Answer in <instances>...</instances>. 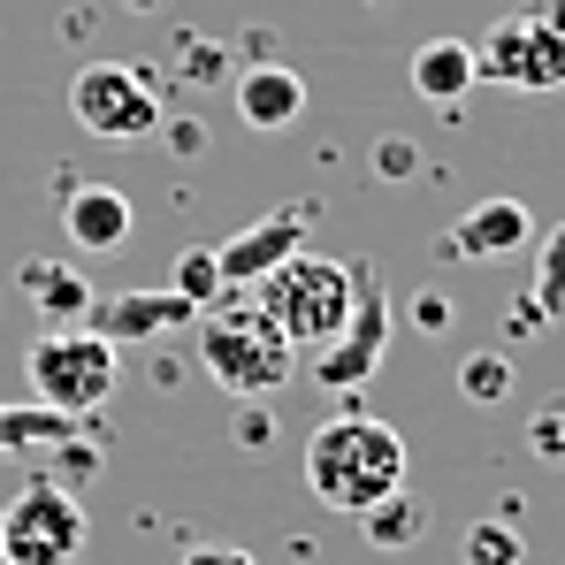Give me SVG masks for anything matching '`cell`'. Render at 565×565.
Listing matches in <instances>:
<instances>
[{"label": "cell", "instance_id": "obj_1", "mask_svg": "<svg viewBox=\"0 0 565 565\" xmlns=\"http://www.w3.org/2000/svg\"><path fill=\"white\" fill-rule=\"evenodd\" d=\"M306 489L329 512H375L390 489H405V436L375 413H329L306 436Z\"/></svg>", "mask_w": 565, "mask_h": 565}, {"label": "cell", "instance_id": "obj_2", "mask_svg": "<svg viewBox=\"0 0 565 565\" xmlns=\"http://www.w3.org/2000/svg\"><path fill=\"white\" fill-rule=\"evenodd\" d=\"M199 367L222 382L230 397H276L282 382L298 375V344L268 321V306L253 290H222L199 313Z\"/></svg>", "mask_w": 565, "mask_h": 565}, {"label": "cell", "instance_id": "obj_3", "mask_svg": "<svg viewBox=\"0 0 565 565\" xmlns=\"http://www.w3.org/2000/svg\"><path fill=\"white\" fill-rule=\"evenodd\" d=\"M352 290H360V268L329 260V253H290L282 268H268V276L253 282V298L268 306V321L298 352H321L352 321Z\"/></svg>", "mask_w": 565, "mask_h": 565}, {"label": "cell", "instance_id": "obj_4", "mask_svg": "<svg viewBox=\"0 0 565 565\" xmlns=\"http://www.w3.org/2000/svg\"><path fill=\"white\" fill-rule=\"evenodd\" d=\"M23 375H31V397L39 405H54L70 420H93L99 405L115 397V382H122V352L99 329H46L23 352Z\"/></svg>", "mask_w": 565, "mask_h": 565}, {"label": "cell", "instance_id": "obj_5", "mask_svg": "<svg viewBox=\"0 0 565 565\" xmlns=\"http://www.w3.org/2000/svg\"><path fill=\"white\" fill-rule=\"evenodd\" d=\"M481 85H512V93H565V8L535 0L520 15H497L473 46Z\"/></svg>", "mask_w": 565, "mask_h": 565}, {"label": "cell", "instance_id": "obj_6", "mask_svg": "<svg viewBox=\"0 0 565 565\" xmlns=\"http://www.w3.org/2000/svg\"><path fill=\"white\" fill-rule=\"evenodd\" d=\"M85 535H93L85 527V504L54 473L23 481L8 497V512H0V551H8V565H77L85 558Z\"/></svg>", "mask_w": 565, "mask_h": 565}, {"label": "cell", "instance_id": "obj_7", "mask_svg": "<svg viewBox=\"0 0 565 565\" xmlns=\"http://www.w3.org/2000/svg\"><path fill=\"white\" fill-rule=\"evenodd\" d=\"M70 115L107 138V146H130V138H153L169 115H161V93H153V77L146 70H130V62H85L77 77H70Z\"/></svg>", "mask_w": 565, "mask_h": 565}, {"label": "cell", "instance_id": "obj_8", "mask_svg": "<svg viewBox=\"0 0 565 565\" xmlns=\"http://www.w3.org/2000/svg\"><path fill=\"white\" fill-rule=\"evenodd\" d=\"M382 344H390V298H382L375 268H360V290H352V321L321 344V390H360V382L382 367Z\"/></svg>", "mask_w": 565, "mask_h": 565}, {"label": "cell", "instance_id": "obj_9", "mask_svg": "<svg viewBox=\"0 0 565 565\" xmlns=\"http://www.w3.org/2000/svg\"><path fill=\"white\" fill-rule=\"evenodd\" d=\"M527 245H535L527 199H481V206H467V214L436 237V253H444V260H467V268L512 260V253H527Z\"/></svg>", "mask_w": 565, "mask_h": 565}, {"label": "cell", "instance_id": "obj_10", "mask_svg": "<svg viewBox=\"0 0 565 565\" xmlns=\"http://www.w3.org/2000/svg\"><path fill=\"white\" fill-rule=\"evenodd\" d=\"M306 230H313V206H276V214H260L253 230H237L230 245H214L222 282H230V290H253L268 268H282L290 253H306Z\"/></svg>", "mask_w": 565, "mask_h": 565}, {"label": "cell", "instance_id": "obj_11", "mask_svg": "<svg viewBox=\"0 0 565 565\" xmlns=\"http://www.w3.org/2000/svg\"><path fill=\"white\" fill-rule=\"evenodd\" d=\"M130 230H138V206L115 184H70L62 191V237H70L77 253H93V260L99 253H122Z\"/></svg>", "mask_w": 565, "mask_h": 565}, {"label": "cell", "instance_id": "obj_12", "mask_svg": "<svg viewBox=\"0 0 565 565\" xmlns=\"http://www.w3.org/2000/svg\"><path fill=\"white\" fill-rule=\"evenodd\" d=\"M199 321V306L177 298V290H122V298H99L93 306V329L122 352V344H153V337H169V329H184Z\"/></svg>", "mask_w": 565, "mask_h": 565}, {"label": "cell", "instance_id": "obj_13", "mask_svg": "<svg viewBox=\"0 0 565 565\" xmlns=\"http://www.w3.org/2000/svg\"><path fill=\"white\" fill-rule=\"evenodd\" d=\"M237 115H245V130H290L306 115V77L282 62H253L237 77Z\"/></svg>", "mask_w": 565, "mask_h": 565}, {"label": "cell", "instance_id": "obj_14", "mask_svg": "<svg viewBox=\"0 0 565 565\" xmlns=\"http://www.w3.org/2000/svg\"><path fill=\"white\" fill-rule=\"evenodd\" d=\"M23 298H31V306H39V321H46V329H85V321H93V282L77 276V268H54V260H31V268H23Z\"/></svg>", "mask_w": 565, "mask_h": 565}, {"label": "cell", "instance_id": "obj_15", "mask_svg": "<svg viewBox=\"0 0 565 565\" xmlns=\"http://www.w3.org/2000/svg\"><path fill=\"white\" fill-rule=\"evenodd\" d=\"M473 85H481V62H473L467 39H428V46H413V93L420 99L459 107Z\"/></svg>", "mask_w": 565, "mask_h": 565}, {"label": "cell", "instance_id": "obj_16", "mask_svg": "<svg viewBox=\"0 0 565 565\" xmlns=\"http://www.w3.org/2000/svg\"><path fill=\"white\" fill-rule=\"evenodd\" d=\"M85 420H70V413H54V405H0V451H54V444H70Z\"/></svg>", "mask_w": 565, "mask_h": 565}, {"label": "cell", "instance_id": "obj_17", "mask_svg": "<svg viewBox=\"0 0 565 565\" xmlns=\"http://www.w3.org/2000/svg\"><path fill=\"white\" fill-rule=\"evenodd\" d=\"M360 527H367L375 551H413V543L428 535V504H420L413 489H390L375 512H360Z\"/></svg>", "mask_w": 565, "mask_h": 565}, {"label": "cell", "instance_id": "obj_18", "mask_svg": "<svg viewBox=\"0 0 565 565\" xmlns=\"http://www.w3.org/2000/svg\"><path fill=\"white\" fill-rule=\"evenodd\" d=\"M512 382H520L512 352H467V360H459V397H467V405H504Z\"/></svg>", "mask_w": 565, "mask_h": 565}, {"label": "cell", "instance_id": "obj_19", "mask_svg": "<svg viewBox=\"0 0 565 565\" xmlns=\"http://www.w3.org/2000/svg\"><path fill=\"white\" fill-rule=\"evenodd\" d=\"M527 306L543 321H565V222L535 245V282H527Z\"/></svg>", "mask_w": 565, "mask_h": 565}, {"label": "cell", "instance_id": "obj_20", "mask_svg": "<svg viewBox=\"0 0 565 565\" xmlns=\"http://www.w3.org/2000/svg\"><path fill=\"white\" fill-rule=\"evenodd\" d=\"M169 290H177V298H191V306L206 313V306L230 290V282H222V260H214V245H191L184 260H177V276H169Z\"/></svg>", "mask_w": 565, "mask_h": 565}, {"label": "cell", "instance_id": "obj_21", "mask_svg": "<svg viewBox=\"0 0 565 565\" xmlns=\"http://www.w3.org/2000/svg\"><path fill=\"white\" fill-rule=\"evenodd\" d=\"M520 558H527V543L512 520H473L467 527V565H520Z\"/></svg>", "mask_w": 565, "mask_h": 565}, {"label": "cell", "instance_id": "obj_22", "mask_svg": "<svg viewBox=\"0 0 565 565\" xmlns=\"http://www.w3.org/2000/svg\"><path fill=\"white\" fill-rule=\"evenodd\" d=\"M527 444H535V459H551V467H558V459H565V405H543V413H535Z\"/></svg>", "mask_w": 565, "mask_h": 565}, {"label": "cell", "instance_id": "obj_23", "mask_svg": "<svg viewBox=\"0 0 565 565\" xmlns=\"http://www.w3.org/2000/svg\"><path fill=\"white\" fill-rule=\"evenodd\" d=\"M413 169H420L413 138H382V146H375V177H390V184H397V177H413Z\"/></svg>", "mask_w": 565, "mask_h": 565}, {"label": "cell", "instance_id": "obj_24", "mask_svg": "<svg viewBox=\"0 0 565 565\" xmlns=\"http://www.w3.org/2000/svg\"><path fill=\"white\" fill-rule=\"evenodd\" d=\"M413 321H420L428 337H436V329H451V298H436V290H428V298H413Z\"/></svg>", "mask_w": 565, "mask_h": 565}, {"label": "cell", "instance_id": "obj_25", "mask_svg": "<svg viewBox=\"0 0 565 565\" xmlns=\"http://www.w3.org/2000/svg\"><path fill=\"white\" fill-rule=\"evenodd\" d=\"M184 565H253V551H230V543H199Z\"/></svg>", "mask_w": 565, "mask_h": 565}, {"label": "cell", "instance_id": "obj_26", "mask_svg": "<svg viewBox=\"0 0 565 565\" xmlns=\"http://www.w3.org/2000/svg\"><path fill=\"white\" fill-rule=\"evenodd\" d=\"M237 436H245V444H268V436H276V420H268V413H260V397H253V413H245V420H237Z\"/></svg>", "mask_w": 565, "mask_h": 565}, {"label": "cell", "instance_id": "obj_27", "mask_svg": "<svg viewBox=\"0 0 565 565\" xmlns=\"http://www.w3.org/2000/svg\"><path fill=\"white\" fill-rule=\"evenodd\" d=\"M169 146H177V153H199V146H206V130H199V122H169Z\"/></svg>", "mask_w": 565, "mask_h": 565}, {"label": "cell", "instance_id": "obj_28", "mask_svg": "<svg viewBox=\"0 0 565 565\" xmlns=\"http://www.w3.org/2000/svg\"><path fill=\"white\" fill-rule=\"evenodd\" d=\"M122 8H130V15H153V8H161V0H122Z\"/></svg>", "mask_w": 565, "mask_h": 565}, {"label": "cell", "instance_id": "obj_29", "mask_svg": "<svg viewBox=\"0 0 565 565\" xmlns=\"http://www.w3.org/2000/svg\"><path fill=\"white\" fill-rule=\"evenodd\" d=\"M0 565H8V551H0Z\"/></svg>", "mask_w": 565, "mask_h": 565}, {"label": "cell", "instance_id": "obj_30", "mask_svg": "<svg viewBox=\"0 0 565 565\" xmlns=\"http://www.w3.org/2000/svg\"><path fill=\"white\" fill-rule=\"evenodd\" d=\"M558 8H565V0H558Z\"/></svg>", "mask_w": 565, "mask_h": 565}]
</instances>
